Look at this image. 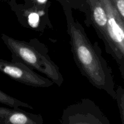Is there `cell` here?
<instances>
[{"mask_svg": "<svg viewBox=\"0 0 124 124\" xmlns=\"http://www.w3.org/2000/svg\"><path fill=\"white\" fill-rule=\"evenodd\" d=\"M67 32L75 63L81 74L93 87L116 98L115 84L111 69L101 54L98 43L91 42L80 23L67 13Z\"/></svg>", "mask_w": 124, "mask_h": 124, "instance_id": "obj_1", "label": "cell"}, {"mask_svg": "<svg viewBox=\"0 0 124 124\" xmlns=\"http://www.w3.org/2000/svg\"><path fill=\"white\" fill-rule=\"evenodd\" d=\"M1 38L12 53V61L21 62L32 70L42 73L58 87L62 85L64 78L59 67L47 52L43 50V44L32 39L30 42L20 41L3 33Z\"/></svg>", "mask_w": 124, "mask_h": 124, "instance_id": "obj_2", "label": "cell"}, {"mask_svg": "<svg viewBox=\"0 0 124 124\" xmlns=\"http://www.w3.org/2000/svg\"><path fill=\"white\" fill-rule=\"evenodd\" d=\"M107 18L108 53L116 61L122 77L124 78V19L111 0H100Z\"/></svg>", "mask_w": 124, "mask_h": 124, "instance_id": "obj_3", "label": "cell"}, {"mask_svg": "<svg viewBox=\"0 0 124 124\" xmlns=\"http://www.w3.org/2000/svg\"><path fill=\"white\" fill-rule=\"evenodd\" d=\"M61 124H111L99 106L88 98L67 107L62 113Z\"/></svg>", "mask_w": 124, "mask_h": 124, "instance_id": "obj_4", "label": "cell"}, {"mask_svg": "<svg viewBox=\"0 0 124 124\" xmlns=\"http://www.w3.org/2000/svg\"><path fill=\"white\" fill-rule=\"evenodd\" d=\"M0 71L17 82L28 86L47 88L54 84L47 77L41 76L19 61H7L0 58Z\"/></svg>", "mask_w": 124, "mask_h": 124, "instance_id": "obj_5", "label": "cell"}, {"mask_svg": "<svg viewBox=\"0 0 124 124\" xmlns=\"http://www.w3.org/2000/svg\"><path fill=\"white\" fill-rule=\"evenodd\" d=\"M0 124H44L41 115L31 113L19 108L0 106Z\"/></svg>", "mask_w": 124, "mask_h": 124, "instance_id": "obj_6", "label": "cell"}, {"mask_svg": "<svg viewBox=\"0 0 124 124\" xmlns=\"http://www.w3.org/2000/svg\"><path fill=\"white\" fill-rule=\"evenodd\" d=\"M87 2L89 6L90 24L94 28L99 38L102 40L106 46L108 42L106 12L100 0H87Z\"/></svg>", "mask_w": 124, "mask_h": 124, "instance_id": "obj_7", "label": "cell"}, {"mask_svg": "<svg viewBox=\"0 0 124 124\" xmlns=\"http://www.w3.org/2000/svg\"><path fill=\"white\" fill-rule=\"evenodd\" d=\"M0 103L7 105L10 108H13L24 107L30 109V110L34 109L31 105L23 101H21L20 100H18V99L13 98V96H11L6 94L1 90H0Z\"/></svg>", "mask_w": 124, "mask_h": 124, "instance_id": "obj_8", "label": "cell"}, {"mask_svg": "<svg viewBox=\"0 0 124 124\" xmlns=\"http://www.w3.org/2000/svg\"><path fill=\"white\" fill-rule=\"evenodd\" d=\"M116 99L117 101L121 123L124 124V90L121 86H118L116 89Z\"/></svg>", "mask_w": 124, "mask_h": 124, "instance_id": "obj_9", "label": "cell"}, {"mask_svg": "<svg viewBox=\"0 0 124 124\" xmlns=\"http://www.w3.org/2000/svg\"><path fill=\"white\" fill-rule=\"evenodd\" d=\"M117 12L124 19V0H111Z\"/></svg>", "mask_w": 124, "mask_h": 124, "instance_id": "obj_10", "label": "cell"}, {"mask_svg": "<svg viewBox=\"0 0 124 124\" xmlns=\"http://www.w3.org/2000/svg\"><path fill=\"white\" fill-rule=\"evenodd\" d=\"M39 2H41V3H44L46 1V0H37Z\"/></svg>", "mask_w": 124, "mask_h": 124, "instance_id": "obj_11", "label": "cell"}]
</instances>
